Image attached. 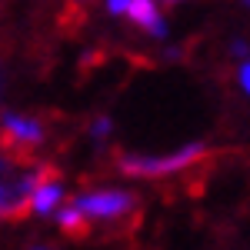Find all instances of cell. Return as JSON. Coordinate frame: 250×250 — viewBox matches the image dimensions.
<instances>
[{
  "label": "cell",
  "mask_w": 250,
  "mask_h": 250,
  "mask_svg": "<svg viewBox=\"0 0 250 250\" xmlns=\"http://www.w3.org/2000/svg\"><path fill=\"white\" fill-rule=\"evenodd\" d=\"M204 154H207L204 144H184L170 154H120L117 167H120V173H130V177L157 180V177H173V173L190 170L193 164L204 160Z\"/></svg>",
  "instance_id": "obj_1"
},
{
  "label": "cell",
  "mask_w": 250,
  "mask_h": 250,
  "mask_svg": "<svg viewBox=\"0 0 250 250\" xmlns=\"http://www.w3.org/2000/svg\"><path fill=\"white\" fill-rule=\"evenodd\" d=\"M74 207L87 220H120L137 207V197L130 190H120V187H100V190L77 193Z\"/></svg>",
  "instance_id": "obj_2"
},
{
  "label": "cell",
  "mask_w": 250,
  "mask_h": 250,
  "mask_svg": "<svg viewBox=\"0 0 250 250\" xmlns=\"http://www.w3.org/2000/svg\"><path fill=\"white\" fill-rule=\"evenodd\" d=\"M40 170L0 177V217L14 220V217H23V213L30 210V197H34V190H37V184H40Z\"/></svg>",
  "instance_id": "obj_3"
},
{
  "label": "cell",
  "mask_w": 250,
  "mask_h": 250,
  "mask_svg": "<svg viewBox=\"0 0 250 250\" xmlns=\"http://www.w3.org/2000/svg\"><path fill=\"white\" fill-rule=\"evenodd\" d=\"M0 134L14 147H37V144H43V124L27 114H3L0 117Z\"/></svg>",
  "instance_id": "obj_4"
},
{
  "label": "cell",
  "mask_w": 250,
  "mask_h": 250,
  "mask_svg": "<svg viewBox=\"0 0 250 250\" xmlns=\"http://www.w3.org/2000/svg\"><path fill=\"white\" fill-rule=\"evenodd\" d=\"M63 207V184H60V177H54V170H40V184L34 197H30V210L37 213V217H50L54 210Z\"/></svg>",
  "instance_id": "obj_5"
},
{
  "label": "cell",
  "mask_w": 250,
  "mask_h": 250,
  "mask_svg": "<svg viewBox=\"0 0 250 250\" xmlns=\"http://www.w3.org/2000/svg\"><path fill=\"white\" fill-rule=\"evenodd\" d=\"M127 20H134L140 30H147L154 40H167V20L160 14V3L157 0H134L130 10H127Z\"/></svg>",
  "instance_id": "obj_6"
},
{
  "label": "cell",
  "mask_w": 250,
  "mask_h": 250,
  "mask_svg": "<svg viewBox=\"0 0 250 250\" xmlns=\"http://www.w3.org/2000/svg\"><path fill=\"white\" fill-rule=\"evenodd\" d=\"M57 224H60V230H63V233H70V237H83L90 220H87V217L74 207V200H70V204H63V207L57 210Z\"/></svg>",
  "instance_id": "obj_7"
},
{
  "label": "cell",
  "mask_w": 250,
  "mask_h": 250,
  "mask_svg": "<svg viewBox=\"0 0 250 250\" xmlns=\"http://www.w3.org/2000/svg\"><path fill=\"white\" fill-rule=\"evenodd\" d=\"M110 134H114V120L110 117H97L94 124H90V137L94 140H107Z\"/></svg>",
  "instance_id": "obj_8"
},
{
  "label": "cell",
  "mask_w": 250,
  "mask_h": 250,
  "mask_svg": "<svg viewBox=\"0 0 250 250\" xmlns=\"http://www.w3.org/2000/svg\"><path fill=\"white\" fill-rule=\"evenodd\" d=\"M130 3H134V0H104V7H107V14H110V17H127Z\"/></svg>",
  "instance_id": "obj_9"
},
{
  "label": "cell",
  "mask_w": 250,
  "mask_h": 250,
  "mask_svg": "<svg viewBox=\"0 0 250 250\" xmlns=\"http://www.w3.org/2000/svg\"><path fill=\"white\" fill-rule=\"evenodd\" d=\"M237 87H240V90L250 97V60L237 63Z\"/></svg>",
  "instance_id": "obj_10"
},
{
  "label": "cell",
  "mask_w": 250,
  "mask_h": 250,
  "mask_svg": "<svg viewBox=\"0 0 250 250\" xmlns=\"http://www.w3.org/2000/svg\"><path fill=\"white\" fill-rule=\"evenodd\" d=\"M230 57H237L240 63L244 60H250V43L244 37H237V40H230Z\"/></svg>",
  "instance_id": "obj_11"
},
{
  "label": "cell",
  "mask_w": 250,
  "mask_h": 250,
  "mask_svg": "<svg viewBox=\"0 0 250 250\" xmlns=\"http://www.w3.org/2000/svg\"><path fill=\"white\" fill-rule=\"evenodd\" d=\"M240 7H247V10H250V0H240Z\"/></svg>",
  "instance_id": "obj_12"
},
{
  "label": "cell",
  "mask_w": 250,
  "mask_h": 250,
  "mask_svg": "<svg viewBox=\"0 0 250 250\" xmlns=\"http://www.w3.org/2000/svg\"><path fill=\"white\" fill-rule=\"evenodd\" d=\"M164 3H184V0H164Z\"/></svg>",
  "instance_id": "obj_13"
}]
</instances>
